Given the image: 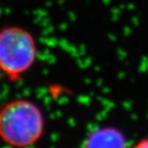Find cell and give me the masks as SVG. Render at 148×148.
<instances>
[{
	"label": "cell",
	"instance_id": "cell-1",
	"mask_svg": "<svg viewBox=\"0 0 148 148\" xmlns=\"http://www.w3.org/2000/svg\"><path fill=\"white\" fill-rule=\"evenodd\" d=\"M44 131V113L34 102L18 98L0 106V139L5 145L31 146L41 138Z\"/></svg>",
	"mask_w": 148,
	"mask_h": 148
},
{
	"label": "cell",
	"instance_id": "cell-2",
	"mask_svg": "<svg viewBox=\"0 0 148 148\" xmlns=\"http://www.w3.org/2000/svg\"><path fill=\"white\" fill-rule=\"evenodd\" d=\"M37 57V41L30 31L20 26L0 29V72L10 82L22 79Z\"/></svg>",
	"mask_w": 148,
	"mask_h": 148
},
{
	"label": "cell",
	"instance_id": "cell-4",
	"mask_svg": "<svg viewBox=\"0 0 148 148\" xmlns=\"http://www.w3.org/2000/svg\"><path fill=\"white\" fill-rule=\"evenodd\" d=\"M135 147L136 148H147L148 147V138H144V139H141L138 141L136 145H135Z\"/></svg>",
	"mask_w": 148,
	"mask_h": 148
},
{
	"label": "cell",
	"instance_id": "cell-3",
	"mask_svg": "<svg viewBox=\"0 0 148 148\" xmlns=\"http://www.w3.org/2000/svg\"><path fill=\"white\" fill-rule=\"evenodd\" d=\"M125 138L122 134L112 128L98 129L86 139L85 146H123Z\"/></svg>",
	"mask_w": 148,
	"mask_h": 148
}]
</instances>
